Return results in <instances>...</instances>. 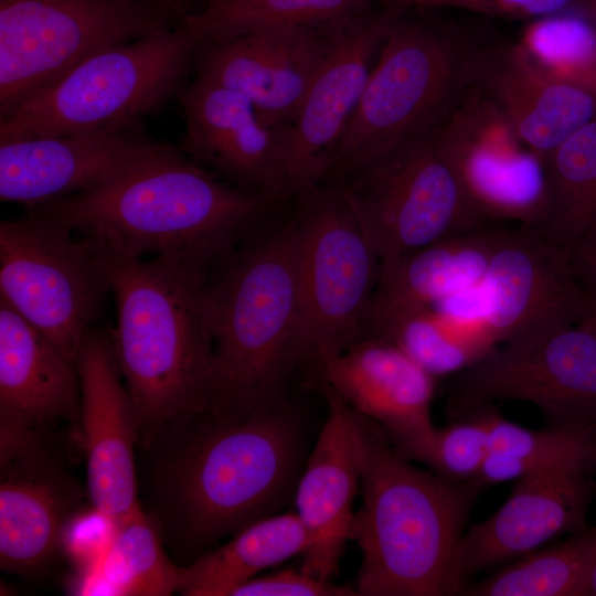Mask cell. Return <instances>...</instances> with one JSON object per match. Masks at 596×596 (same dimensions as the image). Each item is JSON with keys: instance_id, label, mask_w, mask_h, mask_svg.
<instances>
[{"instance_id": "1", "label": "cell", "mask_w": 596, "mask_h": 596, "mask_svg": "<svg viewBox=\"0 0 596 596\" xmlns=\"http://www.w3.org/2000/svg\"><path fill=\"white\" fill-rule=\"evenodd\" d=\"M141 448L152 453V519L180 553L201 555L277 513L300 476L299 425L279 396H211L202 408L166 422Z\"/></svg>"}, {"instance_id": "2", "label": "cell", "mask_w": 596, "mask_h": 596, "mask_svg": "<svg viewBox=\"0 0 596 596\" xmlns=\"http://www.w3.org/2000/svg\"><path fill=\"white\" fill-rule=\"evenodd\" d=\"M283 201L238 189L163 143L88 190L29 210L118 255L212 268Z\"/></svg>"}, {"instance_id": "3", "label": "cell", "mask_w": 596, "mask_h": 596, "mask_svg": "<svg viewBox=\"0 0 596 596\" xmlns=\"http://www.w3.org/2000/svg\"><path fill=\"white\" fill-rule=\"evenodd\" d=\"M355 413L362 504L351 540L361 596H454L467 520L486 486L448 481L402 457L377 424Z\"/></svg>"}, {"instance_id": "4", "label": "cell", "mask_w": 596, "mask_h": 596, "mask_svg": "<svg viewBox=\"0 0 596 596\" xmlns=\"http://www.w3.org/2000/svg\"><path fill=\"white\" fill-rule=\"evenodd\" d=\"M96 247L116 302L115 353L145 446L166 422L202 408L213 394L211 268Z\"/></svg>"}, {"instance_id": "5", "label": "cell", "mask_w": 596, "mask_h": 596, "mask_svg": "<svg viewBox=\"0 0 596 596\" xmlns=\"http://www.w3.org/2000/svg\"><path fill=\"white\" fill-rule=\"evenodd\" d=\"M215 396L254 402L280 395L305 361L296 219L249 236L210 269Z\"/></svg>"}, {"instance_id": "6", "label": "cell", "mask_w": 596, "mask_h": 596, "mask_svg": "<svg viewBox=\"0 0 596 596\" xmlns=\"http://www.w3.org/2000/svg\"><path fill=\"white\" fill-rule=\"evenodd\" d=\"M200 44L179 23L97 51L0 116V141L129 130L178 94Z\"/></svg>"}, {"instance_id": "7", "label": "cell", "mask_w": 596, "mask_h": 596, "mask_svg": "<svg viewBox=\"0 0 596 596\" xmlns=\"http://www.w3.org/2000/svg\"><path fill=\"white\" fill-rule=\"evenodd\" d=\"M423 12L404 10L392 25L322 183L438 126L467 92L471 56L485 41Z\"/></svg>"}, {"instance_id": "8", "label": "cell", "mask_w": 596, "mask_h": 596, "mask_svg": "<svg viewBox=\"0 0 596 596\" xmlns=\"http://www.w3.org/2000/svg\"><path fill=\"white\" fill-rule=\"evenodd\" d=\"M440 125L329 183L353 210L381 272L417 248L489 225L470 202L443 147Z\"/></svg>"}, {"instance_id": "9", "label": "cell", "mask_w": 596, "mask_h": 596, "mask_svg": "<svg viewBox=\"0 0 596 596\" xmlns=\"http://www.w3.org/2000/svg\"><path fill=\"white\" fill-rule=\"evenodd\" d=\"M0 222V299L76 362L110 292L98 248L49 214Z\"/></svg>"}, {"instance_id": "10", "label": "cell", "mask_w": 596, "mask_h": 596, "mask_svg": "<svg viewBox=\"0 0 596 596\" xmlns=\"http://www.w3.org/2000/svg\"><path fill=\"white\" fill-rule=\"evenodd\" d=\"M305 360L317 366L368 337L381 264L353 210L329 183L294 198Z\"/></svg>"}, {"instance_id": "11", "label": "cell", "mask_w": 596, "mask_h": 596, "mask_svg": "<svg viewBox=\"0 0 596 596\" xmlns=\"http://www.w3.org/2000/svg\"><path fill=\"white\" fill-rule=\"evenodd\" d=\"M177 24L131 0H0V116L88 55Z\"/></svg>"}, {"instance_id": "12", "label": "cell", "mask_w": 596, "mask_h": 596, "mask_svg": "<svg viewBox=\"0 0 596 596\" xmlns=\"http://www.w3.org/2000/svg\"><path fill=\"white\" fill-rule=\"evenodd\" d=\"M500 401H523L544 428L596 426V334L574 326L532 342L502 344L456 374L448 395L453 419Z\"/></svg>"}, {"instance_id": "13", "label": "cell", "mask_w": 596, "mask_h": 596, "mask_svg": "<svg viewBox=\"0 0 596 596\" xmlns=\"http://www.w3.org/2000/svg\"><path fill=\"white\" fill-rule=\"evenodd\" d=\"M403 11L376 3L340 21L334 46L286 131L289 199L323 182L365 89L373 57Z\"/></svg>"}, {"instance_id": "14", "label": "cell", "mask_w": 596, "mask_h": 596, "mask_svg": "<svg viewBox=\"0 0 596 596\" xmlns=\"http://www.w3.org/2000/svg\"><path fill=\"white\" fill-rule=\"evenodd\" d=\"M480 286L487 321L501 345L577 326L592 301L568 249L519 225L503 227Z\"/></svg>"}, {"instance_id": "15", "label": "cell", "mask_w": 596, "mask_h": 596, "mask_svg": "<svg viewBox=\"0 0 596 596\" xmlns=\"http://www.w3.org/2000/svg\"><path fill=\"white\" fill-rule=\"evenodd\" d=\"M440 140L486 223L540 227L547 200L543 162L488 102L468 88L441 123Z\"/></svg>"}, {"instance_id": "16", "label": "cell", "mask_w": 596, "mask_h": 596, "mask_svg": "<svg viewBox=\"0 0 596 596\" xmlns=\"http://www.w3.org/2000/svg\"><path fill=\"white\" fill-rule=\"evenodd\" d=\"M342 19L202 42L192 70L246 96L268 127L289 128L334 46Z\"/></svg>"}, {"instance_id": "17", "label": "cell", "mask_w": 596, "mask_h": 596, "mask_svg": "<svg viewBox=\"0 0 596 596\" xmlns=\"http://www.w3.org/2000/svg\"><path fill=\"white\" fill-rule=\"evenodd\" d=\"M76 365L88 497L92 505L118 521L140 507L136 462L139 428L111 329L95 326L88 331Z\"/></svg>"}, {"instance_id": "18", "label": "cell", "mask_w": 596, "mask_h": 596, "mask_svg": "<svg viewBox=\"0 0 596 596\" xmlns=\"http://www.w3.org/2000/svg\"><path fill=\"white\" fill-rule=\"evenodd\" d=\"M177 97L185 116L180 150L227 183L288 200L285 183L286 131L259 118L243 94L195 76Z\"/></svg>"}, {"instance_id": "19", "label": "cell", "mask_w": 596, "mask_h": 596, "mask_svg": "<svg viewBox=\"0 0 596 596\" xmlns=\"http://www.w3.org/2000/svg\"><path fill=\"white\" fill-rule=\"evenodd\" d=\"M593 472L583 467H566L515 480L499 509L471 524L464 534L459 567L465 585L480 572L588 528V510L596 498Z\"/></svg>"}, {"instance_id": "20", "label": "cell", "mask_w": 596, "mask_h": 596, "mask_svg": "<svg viewBox=\"0 0 596 596\" xmlns=\"http://www.w3.org/2000/svg\"><path fill=\"white\" fill-rule=\"evenodd\" d=\"M468 88L488 102L542 162L596 119V91L549 75L520 42L480 44L469 63Z\"/></svg>"}, {"instance_id": "21", "label": "cell", "mask_w": 596, "mask_h": 596, "mask_svg": "<svg viewBox=\"0 0 596 596\" xmlns=\"http://www.w3.org/2000/svg\"><path fill=\"white\" fill-rule=\"evenodd\" d=\"M323 386L328 415L298 478L295 512L310 539L300 570L331 581L352 536L360 462L355 413L333 389Z\"/></svg>"}, {"instance_id": "22", "label": "cell", "mask_w": 596, "mask_h": 596, "mask_svg": "<svg viewBox=\"0 0 596 596\" xmlns=\"http://www.w3.org/2000/svg\"><path fill=\"white\" fill-rule=\"evenodd\" d=\"M162 145L129 130L0 141V200L31 209L88 190Z\"/></svg>"}, {"instance_id": "23", "label": "cell", "mask_w": 596, "mask_h": 596, "mask_svg": "<svg viewBox=\"0 0 596 596\" xmlns=\"http://www.w3.org/2000/svg\"><path fill=\"white\" fill-rule=\"evenodd\" d=\"M42 451L38 436L0 459V565L15 574L46 565L81 509L76 485Z\"/></svg>"}, {"instance_id": "24", "label": "cell", "mask_w": 596, "mask_h": 596, "mask_svg": "<svg viewBox=\"0 0 596 596\" xmlns=\"http://www.w3.org/2000/svg\"><path fill=\"white\" fill-rule=\"evenodd\" d=\"M317 368L323 385L385 435H406L433 426L436 379L393 342L369 336Z\"/></svg>"}, {"instance_id": "25", "label": "cell", "mask_w": 596, "mask_h": 596, "mask_svg": "<svg viewBox=\"0 0 596 596\" xmlns=\"http://www.w3.org/2000/svg\"><path fill=\"white\" fill-rule=\"evenodd\" d=\"M76 362L0 299V428L36 429L57 419L79 427Z\"/></svg>"}, {"instance_id": "26", "label": "cell", "mask_w": 596, "mask_h": 596, "mask_svg": "<svg viewBox=\"0 0 596 596\" xmlns=\"http://www.w3.org/2000/svg\"><path fill=\"white\" fill-rule=\"evenodd\" d=\"M503 226L489 224L417 248L385 270L366 320L385 339L406 317L481 281Z\"/></svg>"}, {"instance_id": "27", "label": "cell", "mask_w": 596, "mask_h": 596, "mask_svg": "<svg viewBox=\"0 0 596 596\" xmlns=\"http://www.w3.org/2000/svg\"><path fill=\"white\" fill-rule=\"evenodd\" d=\"M309 545V535L296 512L272 514L180 567L178 592L187 596H231L244 582L302 555Z\"/></svg>"}, {"instance_id": "28", "label": "cell", "mask_w": 596, "mask_h": 596, "mask_svg": "<svg viewBox=\"0 0 596 596\" xmlns=\"http://www.w3.org/2000/svg\"><path fill=\"white\" fill-rule=\"evenodd\" d=\"M543 166L546 212L535 231L564 247L595 238L596 119L549 153Z\"/></svg>"}, {"instance_id": "29", "label": "cell", "mask_w": 596, "mask_h": 596, "mask_svg": "<svg viewBox=\"0 0 596 596\" xmlns=\"http://www.w3.org/2000/svg\"><path fill=\"white\" fill-rule=\"evenodd\" d=\"M159 528L141 505L117 521L100 566L77 577L78 595L166 596L178 592L180 566L166 555Z\"/></svg>"}, {"instance_id": "30", "label": "cell", "mask_w": 596, "mask_h": 596, "mask_svg": "<svg viewBox=\"0 0 596 596\" xmlns=\"http://www.w3.org/2000/svg\"><path fill=\"white\" fill-rule=\"evenodd\" d=\"M490 451L477 476L487 488L526 475L566 467L596 470V426L536 430L504 418L488 405Z\"/></svg>"}, {"instance_id": "31", "label": "cell", "mask_w": 596, "mask_h": 596, "mask_svg": "<svg viewBox=\"0 0 596 596\" xmlns=\"http://www.w3.org/2000/svg\"><path fill=\"white\" fill-rule=\"evenodd\" d=\"M596 552V526L572 533L510 563L476 584L465 596H586Z\"/></svg>"}, {"instance_id": "32", "label": "cell", "mask_w": 596, "mask_h": 596, "mask_svg": "<svg viewBox=\"0 0 596 596\" xmlns=\"http://www.w3.org/2000/svg\"><path fill=\"white\" fill-rule=\"evenodd\" d=\"M383 0H200L181 23L202 42L228 40L280 25L319 24L342 19Z\"/></svg>"}, {"instance_id": "33", "label": "cell", "mask_w": 596, "mask_h": 596, "mask_svg": "<svg viewBox=\"0 0 596 596\" xmlns=\"http://www.w3.org/2000/svg\"><path fill=\"white\" fill-rule=\"evenodd\" d=\"M435 379L458 374L498 348L490 333L436 307L403 319L385 338Z\"/></svg>"}, {"instance_id": "34", "label": "cell", "mask_w": 596, "mask_h": 596, "mask_svg": "<svg viewBox=\"0 0 596 596\" xmlns=\"http://www.w3.org/2000/svg\"><path fill=\"white\" fill-rule=\"evenodd\" d=\"M488 405L472 408L446 427L434 425L406 435H385L405 459L416 460L453 482L476 479L489 451Z\"/></svg>"}, {"instance_id": "35", "label": "cell", "mask_w": 596, "mask_h": 596, "mask_svg": "<svg viewBox=\"0 0 596 596\" xmlns=\"http://www.w3.org/2000/svg\"><path fill=\"white\" fill-rule=\"evenodd\" d=\"M520 43L549 75L596 91V24L581 13L532 20Z\"/></svg>"}, {"instance_id": "36", "label": "cell", "mask_w": 596, "mask_h": 596, "mask_svg": "<svg viewBox=\"0 0 596 596\" xmlns=\"http://www.w3.org/2000/svg\"><path fill=\"white\" fill-rule=\"evenodd\" d=\"M117 526V520L94 505L77 511L66 523L61 539L64 551L83 577L93 574L104 561Z\"/></svg>"}, {"instance_id": "37", "label": "cell", "mask_w": 596, "mask_h": 596, "mask_svg": "<svg viewBox=\"0 0 596 596\" xmlns=\"http://www.w3.org/2000/svg\"><path fill=\"white\" fill-rule=\"evenodd\" d=\"M355 588L339 586L309 574L286 568L255 576L237 586L231 596H353Z\"/></svg>"}, {"instance_id": "38", "label": "cell", "mask_w": 596, "mask_h": 596, "mask_svg": "<svg viewBox=\"0 0 596 596\" xmlns=\"http://www.w3.org/2000/svg\"><path fill=\"white\" fill-rule=\"evenodd\" d=\"M588 0H438L436 8H451L491 17L536 20L582 13Z\"/></svg>"}, {"instance_id": "39", "label": "cell", "mask_w": 596, "mask_h": 596, "mask_svg": "<svg viewBox=\"0 0 596 596\" xmlns=\"http://www.w3.org/2000/svg\"><path fill=\"white\" fill-rule=\"evenodd\" d=\"M566 248L579 281L596 296V237Z\"/></svg>"}, {"instance_id": "40", "label": "cell", "mask_w": 596, "mask_h": 596, "mask_svg": "<svg viewBox=\"0 0 596 596\" xmlns=\"http://www.w3.org/2000/svg\"><path fill=\"white\" fill-rule=\"evenodd\" d=\"M153 7L166 13L175 23H181L194 12L200 0H131Z\"/></svg>"}, {"instance_id": "41", "label": "cell", "mask_w": 596, "mask_h": 596, "mask_svg": "<svg viewBox=\"0 0 596 596\" xmlns=\"http://www.w3.org/2000/svg\"><path fill=\"white\" fill-rule=\"evenodd\" d=\"M438 0H384L391 7L407 10L415 8L434 9Z\"/></svg>"}, {"instance_id": "42", "label": "cell", "mask_w": 596, "mask_h": 596, "mask_svg": "<svg viewBox=\"0 0 596 596\" xmlns=\"http://www.w3.org/2000/svg\"><path fill=\"white\" fill-rule=\"evenodd\" d=\"M577 326L596 334V296L592 295L588 311Z\"/></svg>"}, {"instance_id": "43", "label": "cell", "mask_w": 596, "mask_h": 596, "mask_svg": "<svg viewBox=\"0 0 596 596\" xmlns=\"http://www.w3.org/2000/svg\"><path fill=\"white\" fill-rule=\"evenodd\" d=\"M586 596H596V552L592 565Z\"/></svg>"}, {"instance_id": "44", "label": "cell", "mask_w": 596, "mask_h": 596, "mask_svg": "<svg viewBox=\"0 0 596 596\" xmlns=\"http://www.w3.org/2000/svg\"><path fill=\"white\" fill-rule=\"evenodd\" d=\"M583 15L590 19L593 22H596V0H589Z\"/></svg>"}, {"instance_id": "45", "label": "cell", "mask_w": 596, "mask_h": 596, "mask_svg": "<svg viewBox=\"0 0 596 596\" xmlns=\"http://www.w3.org/2000/svg\"><path fill=\"white\" fill-rule=\"evenodd\" d=\"M596 24V22H594Z\"/></svg>"}]
</instances>
